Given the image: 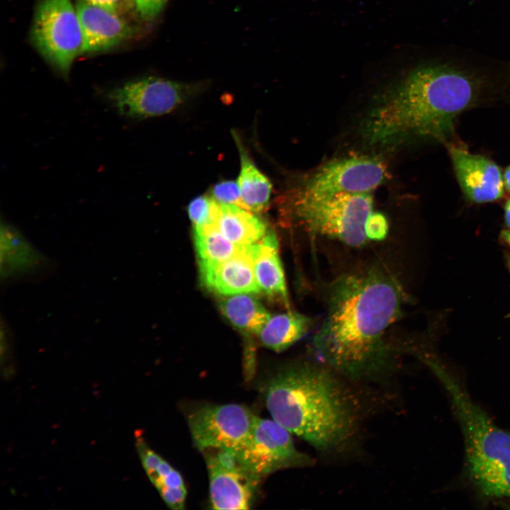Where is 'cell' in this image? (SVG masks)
Wrapping results in <instances>:
<instances>
[{"instance_id": "cell-19", "label": "cell", "mask_w": 510, "mask_h": 510, "mask_svg": "<svg viewBox=\"0 0 510 510\" xmlns=\"http://www.w3.org/2000/svg\"><path fill=\"white\" fill-rule=\"evenodd\" d=\"M240 156V171L237 184L244 208L253 212L266 209L271 193L268 178L256 167L237 137Z\"/></svg>"}, {"instance_id": "cell-27", "label": "cell", "mask_w": 510, "mask_h": 510, "mask_svg": "<svg viewBox=\"0 0 510 510\" xmlns=\"http://www.w3.org/2000/svg\"><path fill=\"white\" fill-rule=\"evenodd\" d=\"M166 504L172 509H183L186 499L185 488H162L158 490Z\"/></svg>"}, {"instance_id": "cell-17", "label": "cell", "mask_w": 510, "mask_h": 510, "mask_svg": "<svg viewBox=\"0 0 510 510\" xmlns=\"http://www.w3.org/2000/svg\"><path fill=\"white\" fill-rule=\"evenodd\" d=\"M215 225L224 237L241 246L258 242L267 233L266 224L253 212L217 202Z\"/></svg>"}, {"instance_id": "cell-4", "label": "cell", "mask_w": 510, "mask_h": 510, "mask_svg": "<svg viewBox=\"0 0 510 510\" xmlns=\"http://www.w3.org/2000/svg\"><path fill=\"white\" fill-rule=\"evenodd\" d=\"M426 362L447 392L459 422L470 487L487 501L510 499V432L495 424L473 401L457 375L436 358Z\"/></svg>"}, {"instance_id": "cell-6", "label": "cell", "mask_w": 510, "mask_h": 510, "mask_svg": "<svg viewBox=\"0 0 510 510\" xmlns=\"http://www.w3.org/2000/svg\"><path fill=\"white\" fill-rule=\"evenodd\" d=\"M30 40L40 55L63 76L81 55V24L71 0H38Z\"/></svg>"}, {"instance_id": "cell-2", "label": "cell", "mask_w": 510, "mask_h": 510, "mask_svg": "<svg viewBox=\"0 0 510 510\" xmlns=\"http://www.w3.org/2000/svg\"><path fill=\"white\" fill-rule=\"evenodd\" d=\"M475 91L472 81L459 71L418 68L377 98L361 123V134L369 144L380 146L418 139L446 142Z\"/></svg>"}, {"instance_id": "cell-25", "label": "cell", "mask_w": 510, "mask_h": 510, "mask_svg": "<svg viewBox=\"0 0 510 510\" xmlns=\"http://www.w3.org/2000/svg\"><path fill=\"white\" fill-rule=\"evenodd\" d=\"M137 450L147 476L153 473L163 458L148 448L142 440L137 441Z\"/></svg>"}, {"instance_id": "cell-29", "label": "cell", "mask_w": 510, "mask_h": 510, "mask_svg": "<svg viewBox=\"0 0 510 510\" xmlns=\"http://www.w3.org/2000/svg\"><path fill=\"white\" fill-rule=\"evenodd\" d=\"M91 4H94L113 12L118 13L123 8L125 3L131 0H81Z\"/></svg>"}, {"instance_id": "cell-30", "label": "cell", "mask_w": 510, "mask_h": 510, "mask_svg": "<svg viewBox=\"0 0 510 510\" xmlns=\"http://www.w3.org/2000/svg\"><path fill=\"white\" fill-rule=\"evenodd\" d=\"M503 180L505 188L510 192V165L504 171Z\"/></svg>"}, {"instance_id": "cell-18", "label": "cell", "mask_w": 510, "mask_h": 510, "mask_svg": "<svg viewBox=\"0 0 510 510\" xmlns=\"http://www.w3.org/2000/svg\"><path fill=\"white\" fill-rule=\"evenodd\" d=\"M312 324V320L306 315L289 311L271 315L258 334L264 346L281 351L302 339Z\"/></svg>"}, {"instance_id": "cell-16", "label": "cell", "mask_w": 510, "mask_h": 510, "mask_svg": "<svg viewBox=\"0 0 510 510\" xmlns=\"http://www.w3.org/2000/svg\"><path fill=\"white\" fill-rule=\"evenodd\" d=\"M260 292L278 299L288 307V297L283 266L275 234L268 232L258 242L247 246Z\"/></svg>"}, {"instance_id": "cell-23", "label": "cell", "mask_w": 510, "mask_h": 510, "mask_svg": "<svg viewBox=\"0 0 510 510\" xmlns=\"http://www.w3.org/2000/svg\"><path fill=\"white\" fill-rule=\"evenodd\" d=\"M212 196L219 203L244 208L237 182L224 181L216 183L212 188Z\"/></svg>"}, {"instance_id": "cell-28", "label": "cell", "mask_w": 510, "mask_h": 510, "mask_svg": "<svg viewBox=\"0 0 510 510\" xmlns=\"http://www.w3.org/2000/svg\"><path fill=\"white\" fill-rule=\"evenodd\" d=\"M159 490L162 488H185V484L181 474L174 468L162 479L154 483Z\"/></svg>"}, {"instance_id": "cell-10", "label": "cell", "mask_w": 510, "mask_h": 510, "mask_svg": "<svg viewBox=\"0 0 510 510\" xmlns=\"http://www.w3.org/2000/svg\"><path fill=\"white\" fill-rule=\"evenodd\" d=\"M385 178L386 169L380 160L368 157H346L318 169L297 194L324 198L342 193H370Z\"/></svg>"}, {"instance_id": "cell-20", "label": "cell", "mask_w": 510, "mask_h": 510, "mask_svg": "<svg viewBox=\"0 0 510 510\" xmlns=\"http://www.w3.org/2000/svg\"><path fill=\"white\" fill-rule=\"evenodd\" d=\"M222 314L235 327L258 334L271 314L262 304L249 293L229 295L220 304Z\"/></svg>"}, {"instance_id": "cell-12", "label": "cell", "mask_w": 510, "mask_h": 510, "mask_svg": "<svg viewBox=\"0 0 510 510\" xmlns=\"http://www.w3.org/2000/svg\"><path fill=\"white\" fill-rule=\"evenodd\" d=\"M448 150L458 183L468 199L482 203L502 196L503 175L494 162L460 146L450 145Z\"/></svg>"}, {"instance_id": "cell-13", "label": "cell", "mask_w": 510, "mask_h": 510, "mask_svg": "<svg viewBox=\"0 0 510 510\" xmlns=\"http://www.w3.org/2000/svg\"><path fill=\"white\" fill-rule=\"evenodd\" d=\"M76 8L83 37L81 55L109 50L135 33V28L118 13L81 0Z\"/></svg>"}, {"instance_id": "cell-11", "label": "cell", "mask_w": 510, "mask_h": 510, "mask_svg": "<svg viewBox=\"0 0 510 510\" xmlns=\"http://www.w3.org/2000/svg\"><path fill=\"white\" fill-rule=\"evenodd\" d=\"M55 267L54 261L35 248L17 228L1 222V283L40 279L52 272Z\"/></svg>"}, {"instance_id": "cell-31", "label": "cell", "mask_w": 510, "mask_h": 510, "mask_svg": "<svg viewBox=\"0 0 510 510\" xmlns=\"http://www.w3.org/2000/svg\"><path fill=\"white\" fill-rule=\"evenodd\" d=\"M504 210L506 224L510 231V199L506 201Z\"/></svg>"}, {"instance_id": "cell-24", "label": "cell", "mask_w": 510, "mask_h": 510, "mask_svg": "<svg viewBox=\"0 0 510 510\" xmlns=\"http://www.w3.org/2000/svg\"><path fill=\"white\" fill-rule=\"evenodd\" d=\"M169 0H131L137 15L144 21H154L162 13Z\"/></svg>"}, {"instance_id": "cell-7", "label": "cell", "mask_w": 510, "mask_h": 510, "mask_svg": "<svg viewBox=\"0 0 510 510\" xmlns=\"http://www.w3.org/2000/svg\"><path fill=\"white\" fill-rule=\"evenodd\" d=\"M203 84L156 76L131 80L109 90L106 98L123 116L143 119L171 113L201 90Z\"/></svg>"}, {"instance_id": "cell-21", "label": "cell", "mask_w": 510, "mask_h": 510, "mask_svg": "<svg viewBox=\"0 0 510 510\" xmlns=\"http://www.w3.org/2000/svg\"><path fill=\"white\" fill-rule=\"evenodd\" d=\"M193 239L198 262H222L242 252L246 247L230 242L215 225L193 227Z\"/></svg>"}, {"instance_id": "cell-26", "label": "cell", "mask_w": 510, "mask_h": 510, "mask_svg": "<svg viewBox=\"0 0 510 510\" xmlns=\"http://www.w3.org/2000/svg\"><path fill=\"white\" fill-rule=\"evenodd\" d=\"M387 230L388 225L385 217L379 212H373L367 225V233L370 241L384 239Z\"/></svg>"}, {"instance_id": "cell-32", "label": "cell", "mask_w": 510, "mask_h": 510, "mask_svg": "<svg viewBox=\"0 0 510 510\" xmlns=\"http://www.w3.org/2000/svg\"><path fill=\"white\" fill-rule=\"evenodd\" d=\"M509 271H510V260L509 261Z\"/></svg>"}, {"instance_id": "cell-15", "label": "cell", "mask_w": 510, "mask_h": 510, "mask_svg": "<svg viewBox=\"0 0 510 510\" xmlns=\"http://www.w3.org/2000/svg\"><path fill=\"white\" fill-rule=\"evenodd\" d=\"M247 246L222 262H198L200 278L205 286L217 294L227 296L259 293Z\"/></svg>"}, {"instance_id": "cell-9", "label": "cell", "mask_w": 510, "mask_h": 510, "mask_svg": "<svg viewBox=\"0 0 510 510\" xmlns=\"http://www.w3.org/2000/svg\"><path fill=\"white\" fill-rule=\"evenodd\" d=\"M256 416L238 404H203L188 416L189 430L200 450L237 451L244 444Z\"/></svg>"}, {"instance_id": "cell-5", "label": "cell", "mask_w": 510, "mask_h": 510, "mask_svg": "<svg viewBox=\"0 0 510 510\" xmlns=\"http://www.w3.org/2000/svg\"><path fill=\"white\" fill-rule=\"evenodd\" d=\"M294 213L313 234L351 246H360L370 241L367 225L373 211L369 193H342L324 198L297 194Z\"/></svg>"}, {"instance_id": "cell-3", "label": "cell", "mask_w": 510, "mask_h": 510, "mask_svg": "<svg viewBox=\"0 0 510 510\" xmlns=\"http://www.w3.org/2000/svg\"><path fill=\"white\" fill-rule=\"evenodd\" d=\"M334 370L312 363L287 366L266 384V405L274 421L317 450H341L357 433L359 407Z\"/></svg>"}, {"instance_id": "cell-14", "label": "cell", "mask_w": 510, "mask_h": 510, "mask_svg": "<svg viewBox=\"0 0 510 510\" xmlns=\"http://www.w3.org/2000/svg\"><path fill=\"white\" fill-rule=\"evenodd\" d=\"M210 480V499L213 509H249L259 480L241 464L227 466L211 454L206 457Z\"/></svg>"}, {"instance_id": "cell-22", "label": "cell", "mask_w": 510, "mask_h": 510, "mask_svg": "<svg viewBox=\"0 0 510 510\" xmlns=\"http://www.w3.org/2000/svg\"><path fill=\"white\" fill-rule=\"evenodd\" d=\"M217 202L207 196H200L193 199L187 208L188 217L193 227H205L215 225Z\"/></svg>"}, {"instance_id": "cell-1", "label": "cell", "mask_w": 510, "mask_h": 510, "mask_svg": "<svg viewBox=\"0 0 510 510\" xmlns=\"http://www.w3.org/2000/svg\"><path fill=\"white\" fill-rule=\"evenodd\" d=\"M327 315L313 340L319 359L351 378L375 374L384 365L385 334L401 312L402 293L380 270L346 274L327 293Z\"/></svg>"}, {"instance_id": "cell-8", "label": "cell", "mask_w": 510, "mask_h": 510, "mask_svg": "<svg viewBox=\"0 0 510 510\" xmlns=\"http://www.w3.org/2000/svg\"><path fill=\"white\" fill-rule=\"evenodd\" d=\"M236 453L244 470L259 480L280 470L313 464L309 455L295 448L290 432L273 419L257 416L248 438Z\"/></svg>"}]
</instances>
